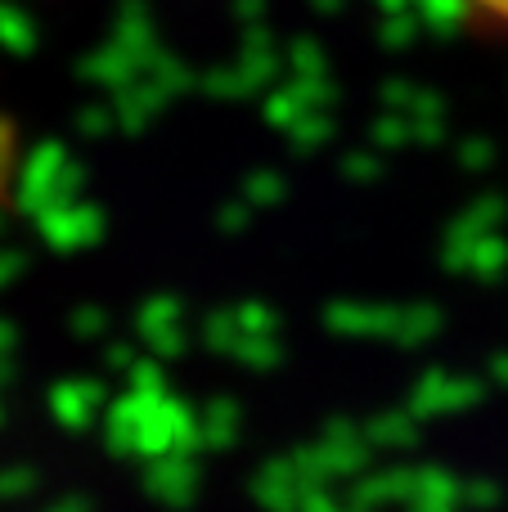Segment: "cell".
Instances as JSON below:
<instances>
[{
	"instance_id": "6da1fadb",
	"label": "cell",
	"mask_w": 508,
	"mask_h": 512,
	"mask_svg": "<svg viewBox=\"0 0 508 512\" xmlns=\"http://www.w3.org/2000/svg\"><path fill=\"white\" fill-rule=\"evenodd\" d=\"M455 5L468 23H477L495 45L508 50V0H455Z\"/></svg>"
}]
</instances>
